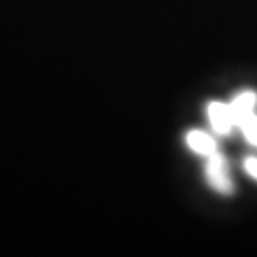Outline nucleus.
<instances>
[{"label":"nucleus","mask_w":257,"mask_h":257,"mask_svg":"<svg viewBox=\"0 0 257 257\" xmlns=\"http://www.w3.org/2000/svg\"><path fill=\"white\" fill-rule=\"evenodd\" d=\"M243 167L251 179L257 180V157H246Z\"/></svg>","instance_id":"nucleus-6"},{"label":"nucleus","mask_w":257,"mask_h":257,"mask_svg":"<svg viewBox=\"0 0 257 257\" xmlns=\"http://www.w3.org/2000/svg\"><path fill=\"white\" fill-rule=\"evenodd\" d=\"M206 113H207V119L210 121L211 127L217 135L226 136L236 127V121L233 117L230 104H227V103H223V101L219 100L210 101L207 104Z\"/></svg>","instance_id":"nucleus-2"},{"label":"nucleus","mask_w":257,"mask_h":257,"mask_svg":"<svg viewBox=\"0 0 257 257\" xmlns=\"http://www.w3.org/2000/svg\"><path fill=\"white\" fill-rule=\"evenodd\" d=\"M230 109L233 113V117L236 121V127L243 119L248 117L256 110L257 106V94L254 92H243L237 94L233 100L230 101Z\"/></svg>","instance_id":"nucleus-4"},{"label":"nucleus","mask_w":257,"mask_h":257,"mask_svg":"<svg viewBox=\"0 0 257 257\" xmlns=\"http://www.w3.org/2000/svg\"><path fill=\"white\" fill-rule=\"evenodd\" d=\"M184 140H186L187 147L200 156L209 157L214 152H217L216 140L203 130H197V128L189 130L184 136Z\"/></svg>","instance_id":"nucleus-3"},{"label":"nucleus","mask_w":257,"mask_h":257,"mask_svg":"<svg viewBox=\"0 0 257 257\" xmlns=\"http://www.w3.org/2000/svg\"><path fill=\"white\" fill-rule=\"evenodd\" d=\"M204 177L206 182L214 192L220 194H231L234 184L230 175V167L227 159L220 152H214L207 157L204 166Z\"/></svg>","instance_id":"nucleus-1"},{"label":"nucleus","mask_w":257,"mask_h":257,"mask_svg":"<svg viewBox=\"0 0 257 257\" xmlns=\"http://www.w3.org/2000/svg\"><path fill=\"white\" fill-rule=\"evenodd\" d=\"M237 127L241 130L243 136H244V139L247 140L248 143H250L251 146L257 147V116H256V113H253V114H250L248 117L241 120Z\"/></svg>","instance_id":"nucleus-5"}]
</instances>
